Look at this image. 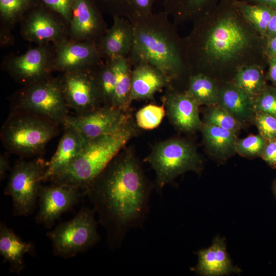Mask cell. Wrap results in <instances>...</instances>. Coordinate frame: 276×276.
Segmentation results:
<instances>
[{
	"mask_svg": "<svg viewBox=\"0 0 276 276\" xmlns=\"http://www.w3.org/2000/svg\"><path fill=\"white\" fill-rule=\"evenodd\" d=\"M183 41L191 75H206L220 85L232 82L244 66L268 65L266 38L245 18L236 0H221L193 22Z\"/></svg>",
	"mask_w": 276,
	"mask_h": 276,
	"instance_id": "6da1fadb",
	"label": "cell"
},
{
	"mask_svg": "<svg viewBox=\"0 0 276 276\" xmlns=\"http://www.w3.org/2000/svg\"><path fill=\"white\" fill-rule=\"evenodd\" d=\"M151 192L141 164L129 152H119L86 189L110 249L120 247L127 232L142 225Z\"/></svg>",
	"mask_w": 276,
	"mask_h": 276,
	"instance_id": "7a4b0ae2",
	"label": "cell"
},
{
	"mask_svg": "<svg viewBox=\"0 0 276 276\" xmlns=\"http://www.w3.org/2000/svg\"><path fill=\"white\" fill-rule=\"evenodd\" d=\"M165 11L128 18L133 30L132 45L127 57L133 66L146 63L158 69L173 88L177 81L188 82L191 75L183 38Z\"/></svg>",
	"mask_w": 276,
	"mask_h": 276,
	"instance_id": "3957f363",
	"label": "cell"
},
{
	"mask_svg": "<svg viewBox=\"0 0 276 276\" xmlns=\"http://www.w3.org/2000/svg\"><path fill=\"white\" fill-rule=\"evenodd\" d=\"M135 130L129 120L114 133L87 140L71 164L48 182L75 187L84 194L91 182L134 136Z\"/></svg>",
	"mask_w": 276,
	"mask_h": 276,
	"instance_id": "277c9868",
	"label": "cell"
},
{
	"mask_svg": "<svg viewBox=\"0 0 276 276\" xmlns=\"http://www.w3.org/2000/svg\"><path fill=\"white\" fill-rule=\"evenodd\" d=\"M60 126L30 113L10 110L1 130L7 152L20 158L38 156L59 133Z\"/></svg>",
	"mask_w": 276,
	"mask_h": 276,
	"instance_id": "5b68a950",
	"label": "cell"
},
{
	"mask_svg": "<svg viewBox=\"0 0 276 276\" xmlns=\"http://www.w3.org/2000/svg\"><path fill=\"white\" fill-rule=\"evenodd\" d=\"M10 105V110L33 114L60 126L69 115L60 78L50 77L24 86L12 97Z\"/></svg>",
	"mask_w": 276,
	"mask_h": 276,
	"instance_id": "8992f818",
	"label": "cell"
},
{
	"mask_svg": "<svg viewBox=\"0 0 276 276\" xmlns=\"http://www.w3.org/2000/svg\"><path fill=\"white\" fill-rule=\"evenodd\" d=\"M156 174L157 190L190 171L199 172L202 160L195 147L179 139H169L155 145L146 158Z\"/></svg>",
	"mask_w": 276,
	"mask_h": 276,
	"instance_id": "52a82bcc",
	"label": "cell"
},
{
	"mask_svg": "<svg viewBox=\"0 0 276 276\" xmlns=\"http://www.w3.org/2000/svg\"><path fill=\"white\" fill-rule=\"evenodd\" d=\"M94 209L82 208L71 220L58 224L47 235L54 256L69 259L84 252L99 240Z\"/></svg>",
	"mask_w": 276,
	"mask_h": 276,
	"instance_id": "ba28073f",
	"label": "cell"
},
{
	"mask_svg": "<svg viewBox=\"0 0 276 276\" xmlns=\"http://www.w3.org/2000/svg\"><path fill=\"white\" fill-rule=\"evenodd\" d=\"M48 162L39 156L27 161L17 160L10 170L4 193L11 197L13 215L27 216L35 208Z\"/></svg>",
	"mask_w": 276,
	"mask_h": 276,
	"instance_id": "9c48e42d",
	"label": "cell"
},
{
	"mask_svg": "<svg viewBox=\"0 0 276 276\" xmlns=\"http://www.w3.org/2000/svg\"><path fill=\"white\" fill-rule=\"evenodd\" d=\"M95 68L64 73L60 78L67 105L75 114L85 113L102 106Z\"/></svg>",
	"mask_w": 276,
	"mask_h": 276,
	"instance_id": "30bf717a",
	"label": "cell"
},
{
	"mask_svg": "<svg viewBox=\"0 0 276 276\" xmlns=\"http://www.w3.org/2000/svg\"><path fill=\"white\" fill-rule=\"evenodd\" d=\"M129 121L125 111L117 107L102 105L88 112L68 115L63 127L72 128L86 140L114 133Z\"/></svg>",
	"mask_w": 276,
	"mask_h": 276,
	"instance_id": "8fae6325",
	"label": "cell"
},
{
	"mask_svg": "<svg viewBox=\"0 0 276 276\" xmlns=\"http://www.w3.org/2000/svg\"><path fill=\"white\" fill-rule=\"evenodd\" d=\"M80 189L63 185L50 183L42 185L38 196L39 210L36 216V223L47 229L53 227L57 219L71 210L79 202L83 193Z\"/></svg>",
	"mask_w": 276,
	"mask_h": 276,
	"instance_id": "7c38bea8",
	"label": "cell"
},
{
	"mask_svg": "<svg viewBox=\"0 0 276 276\" xmlns=\"http://www.w3.org/2000/svg\"><path fill=\"white\" fill-rule=\"evenodd\" d=\"M55 44L53 57L54 71L64 73L93 69L102 62L103 57L95 42L63 39Z\"/></svg>",
	"mask_w": 276,
	"mask_h": 276,
	"instance_id": "4fadbf2b",
	"label": "cell"
},
{
	"mask_svg": "<svg viewBox=\"0 0 276 276\" xmlns=\"http://www.w3.org/2000/svg\"><path fill=\"white\" fill-rule=\"evenodd\" d=\"M53 57L44 45H39L10 59L6 68L15 81L26 86L51 77L54 71Z\"/></svg>",
	"mask_w": 276,
	"mask_h": 276,
	"instance_id": "5bb4252c",
	"label": "cell"
},
{
	"mask_svg": "<svg viewBox=\"0 0 276 276\" xmlns=\"http://www.w3.org/2000/svg\"><path fill=\"white\" fill-rule=\"evenodd\" d=\"M70 31L72 39L97 43L104 35L106 24L90 0H73Z\"/></svg>",
	"mask_w": 276,
	"mask_h": 276,
	"instance_id": "9a60e30c",
	"label": "cell"
},
{
	"mask_svg": "<svg viewBox=\"0 0 276 276\" xmlns=\"http://www.w3.org/2000/svg\"><path fill=\"white\" fill-rule=\"evenodd\" d=\"M164 101L171 122L178 129L192 132L201 129L197 103L185 91L181 92L171 87L166 88Z\"/></svg>",
	"mask_w": 276,
	"mask_h": 276,
	"instance_id": "2e32d148",
	"label": "cell"
},
{
	"mask_svg": "<svg viewBox=\"0 0 276 276\" xmlns=\"http://www.w3.org/2000/svg\"><path fill=\"white\" fill-rule=\"evenodd\" d=\"M113 24L97 43L103 57L106 60L117 57H127L133 41V30L129 19L113 16Z\"/></svg>",
	"mask_w": 276,
	"mask_h": 276,
	"instance_id": "e0dca14e",
	"label": "cell"
},
{
	"mask_svg": "<svg viewBox=\"0 0 276 276\" xmlns=\"http://www.w3.org/2000/svg\"><path fill=\"white\" fill-rule=\"evenodd\" d=\"M197 255L198 263L194 270L201 275H225L240 272L232 264L222 238L216 237L209 248L198 251Z\"/></svg>",
	"mask_w": 276,
	"mask_h": 276,
	"instance_id": "ac0fdd59",
	"label": "cell"
},
{
	"mask_svg": "<svg viewBox=\"0 0 276 276\" xmlns=\"http://www.w3.org/2000/svg\"><path fill=\"white\" fill-rule=\"evenodd\" d=\"M22 35L30 41L44 45L63 39L64 30L62 24L50 14L36 11L30 15L22 26Z\"/></svg>",
	"mask_w": 276,
	"mask_h": 276,
	"instance_id": "d6986e66",
	"label": "cell"
},
{
	"mask_svg": "<svg viewBox=\"0 0 276 276\" xmlns=\"http://www.w3.org/2000/svg\"><path fill=\"white\" fill-rule=\"evenodd\" d=\"M133 67L130 103L134 100L152 99L163 88L171 87L166 76L152 65L141 63Z\"/></svg>",
	"mask_w": 276,
	"mask_h": 276,
	"instance_id": "ffe728a7",
	"label": "cell"
},
{
	"mask_svg": "<svg viewBox=\"0 0 276 276\" xmlns=\"http://www.w3.org/2000/svg\"><path fill=\"white\" fill-rule=\"evenodd\" d=\"M63 130L57 149L48 162L43 182H48L52 177L66 168L78 155L87 141L72 128L63 127Z\"/></svg>",
	"mask_w": 276,
	"mask_h": 276,
	"instance_id": "44dd1931",
	"label": "cell"
},
{
	"mask_svg": "<svg viewBox=\"0 0 276 276\" xmlns=\"http://www.w3.org/2000/svg\"><path fill=\"white\" fill-rule=\"evenodd\" d=\"M217 106L227 111L241 124L254 121V100L232 82L220 85Z\"/></svg>",
	"mask_w": 276,
	"mask_h": 276,
	"instance_id": "7402d4cb",
	"label": "cell"
},
{
	"mask_svg": "<svg viewBox=\"0 0 276 276\" xmlns=\"http://www.w3.org/2000/svg\"><path fill=\"white\" fill-rule=\"evenodd\" d=\"M35 254V246L31 242L23 241L12 228L0 223V254L4 263H8L9 271L19 274L26 267L24 256Z\"/></svg>",
	"mask_w": 276,
	"mask_h": 276,
	"instance_id": "603a6c76",
	"label": "cell"
},
{
	"mask_svg": "<svg viewBox=\"0 0 276 276\" xmlns=\"http://www.w3.org/2000/svg\"><path fill=\"white\" fill-rule=\"evenodd\" d=\"M221 0H164V10L176 26L194 22L210 12Z\"/></svg>",
	"mask_w": 276,
	"mask_h": 276,
	"instance_id": "cb8c5ba5",
	"label": "cell"
},
{
	"mask_svg": "<svg viewBox=\"0 0 276 276\" xmlns=\"http://www.w3.org/2000/svg\"><path fill=\"white\" fill-rule=\"evenodd\" d=\"M203 141L209 152L216 157L225 159L236 152V133L220 127L203 123Z\"/></svg>",
	"mask_w": 276,
	"mask_h": 276,
	"instance_id": "d4e9b609",
	"label": "cell"
},
{
	"mask_svg": "<svg viewBox=\"0 0 276 276\" xmlns=\"http://www.w3.org/2000/svg\"><path fill=\"white\" fill-rule=\"evenodd\" d=\"M220 84L211 77L203 74L189 77L185 91L199 105H217Z\"/></svg>",
	"mask_w": 276,
	"mask_h": 276,
	"instance_id": "484cf974",
	"label": "cell"
},
{
	"mask_svg": "<svg viewBox=\"0 0 276 276\" xmlns=\"http://www.w3.org/2000/svg\"><path fill=\"white\" fill-rule=\"evenodd\" d=\"M108 60L111 61L117 77L113 106L125 111L130 104L132 65L127 57Z\"/></svg>",
	"mask_w": 276,
	"mask_h": 276,
	"instance_id": "4316f807",
	"label": "cell"
},
{
	"mask_svg": "<svg viewBox=\"0 0 276 276\" xmlns=\"http://www.w3.org/2000/svg\"><path fill=\"white\" fill-rule=\"evenodd\" d=\"M265 68L258 65L244 66L237 72L232 82L255 100L268 85Z\"/></svg>",
	"mask_w": 276,
	"mask_h": 276,
	"instance_id": "83f0119b",
	"label": "cell"
},
{
	"mask_svg": "<svg viewBox=\"0 0 276 276\" xmlns=\"http://www.w3.org/2000/svg\"><path fill=\"white\" fill-rule=\"evenodd\" d=\"M238 7L251 26L263 37L274 10L267 6L236 0Z\"/></svg>",
	"mask_w": 276,
	"mask_h": 276,
	"instance_id": "f1b7e54d",
	"label": "cell"
},
{
	"mask_svg": "<svg viewBox=\"0 0 276 276\" xmlns=\"http://www.w3.org/2000/svg\"><path fill=\"white\" fill-rule=\"evenodd\" d=\"M95 71L103 105L113 106L117 77L111 61L106 60Z\"/></svg>",
	"mask_w": 276,
	"mask_h": 276,
	"instance_id": "f546056e",
	"label": "cell"
},
{
	"mask_svg": "<svg viewBox=\"0 0 276 276\" xmlns=\"http://www.w3.org/2000/svg\"><path fill=\"white\" fill-rule=\"evenodd\" d=\"M204 123L227 129L236 134L242 125L227 111L217 105L209 106L204 114Z\"/></svg>",
	"mask_w": 276,
	"mask_h": 276,
	"instance_id": "4dcf8cb0",
	"label": "cell"
},
{
	"mask_svg": "<svg viewBox=\"0 0 276 276\" xmlns=\"http://www.w3.org/2000/svg\"><path fill=\"white\" fill-rule=\"evenodd\" d=\"M165 113L164 105H146L136 113L137 125L145 130L153 129L161 123Z\"/></svg>",
	"mask_w": 276,
	"mask_h": 276,
	"instance_id": "1f68e13d",
	"label": "cell"
},
{
	"mask_svg": "<svg viewBox=\"0 0 276 276\" xmlns=\"http://www.w3.org/2000/svg\"><path fill=\"white\" fill-rule=\"evenodd\" d=\"M267 140L261 134H251L236 142V152L246 157H255L261 155L267 144Z\"/></svg>",
	"mask_w": 276,
	"mask_h": 276,
	"instance_id": "d6a6232c",
	"label": "cell"
},
{
	"mask_svg": "<svg viewBox=\"0 0 276 276\" xmlns=\"http://www.w3.org/2000/svg\"><path fill=\"white\" fill-rule=\"evenodd\" d=\"M256 111H261L276 118V86L267 85L254 100Z\"/></svg>",
	"mask_w": 276,
	"mask_h": 276,
	"instance_id": "836d02e7",
	"label": "cell"
},
{
	"mask_svg": "<svg viewBox=\"0 0 276 276\" xmlns=\"http://www.w3.org/2000/svg\"><path fill=\"white\" fill-rule=\"evenodd\" d=\"M254 122L259 134L267 140H276V118L267 113L256 111Z\"/></svg>",
	"mask_w": 276,
	"mask_h": 276,
	"instance_id": "e575fe53",
	"label": "cell"
},
{
	"mask_svg": "<svg viewBox=\"0 0 276 276\" xmlns=\"http://www.w3.org/2000/svg\"><path fill=\"white\" fill-rule=\"evenodd\" d=\"M30 0H0L2 17L9 22H13L27 8Z\"/></svg>",
	"mask_w": 276,
	"mask_h": 276,
	"instance_id": "d590c367",
	"label": "cell"
},
{
	"mask_svg": "<svg viewBox=\"0 0 276 276\" xmlns=\"http://www.w3.org/2000/svg\"><path fill=\"white\" fill-rule=\"evenodd\" d=\"M42 1L70 24L72 17L73 0H42Z\"/></svg>",
	"mask_w": 276,
	"mask_h": 276,
	"instance_id": "8d00e7d4",
	"label": "cell"
},
{
	"mask_svg": "<svg viewBox=\"0 0 276 276\" xmlns=\"http://www.w3.org/2000/svg\"><path fill=\"white\" fill-rule=\"evenodd\" d=\"M132 15L144 16L152 12L154 3L158 0H128Z\"/></svg>",
	"mask_w": 276,
	"mask_h": 276,
	"instance_id": "74e56055",
	"label": "cell"
},
{
	"mask_svg": "<svg viewBox=\"0 0 276 276\" xmlns=\"http://www.w3.org/2000/svg\"><path fill=\"white\" fill-rule=\"evenodd\" d=\"M108 4L113 16L118 15L128 18L132 15V12L128 0H103Z\"/></svg>",
	"mask_w": 276,
	"mask_h": 276,
	"instance_id": "f35d334b",
	"label": "cell"
},
{
	"mask_svg": "<svg viewBox=\"0 0 276 276\" xmlns=\"http://www.w3.org/2000/svg\"><path fill=\"white\" fill-rule=\"evenodd\" d=\"M272 169H276V140H267L260 156Z\"/></svg>",
	"mask_w": 276,
	"mask_h": 276,
	"instance_id": "ab89813d",
	"label": "cell"
},
{
	"mask_svg": "<svg viewBox=\"0 0 276 276\" xmlns=\"http://www.w3.org/2000/svg\"><path fill=\"white\" fill-rule=\"evenodd\" d=\"M268 70L266 77L269 80L272 85L276 86V58L268 59Z\"/></svg>",
	"mask_w": 276,
	"mask_h": 276,
	"instance_id": "60d3db41",
	"label": "cell"
},
{
	"mask_svg": "<svg viewBox=\"0 0 276 276\" xmlns=\"http://www.w3.org/2000/svg\"><path fill=\"white\" fill-rule=\"evenodd\" d=\"M9 156L6 153L0 155V179L3 180L7 176V172L10 170Z\"/></svg>",
	"mask_w": 276,
	"mask_h": 276,
	"instance_id": "b9f144b4",
	"label": "cell"
},
{
	"mask_svg": "<svg viewBox=\"0 0 276 276\" xmlns=\"http://www.w3.org/2000/svg\"><path fill=\"white\" fill-rule=\"evenodd\" d=\"M265 54L268 59L276 58V35L266 38Z\"/></svg>",
	"mask_w": 276,
	"mask_h": 276,
	"instance_id": "7bdbcfd3",
	"label": "cell"
},
{
	"mask_svg": "<svg viewBox=\"0 0 276 276\" xmlns=\"http://www.w3.org/2000/svg\"><path fill=\"white\" fill-rule=\"evenodd\" d=\"M276 35V10L271 18L268 25L265 38H268Z\"/></svg>",
	"mask_w": 276,
	"mask_h": 276,
	"instance_id": "ee69618b",
	"label": "cell"
},
{
	"mask_svg": "<svg viewBox=\"0 0 276 276\" xmlns=\"http://www.w3.org/2000/svg\"><path fill=\"white\" fill-rule=\"evenodd\" d=\"M251 4H261L276 10V0H242Z\"/></svg>",
	"mask_w": 276,
	"mask_h": 276,
	"instance_id": "f6af8a7d",
	"label": "cell"
},
{
	"mask_svg": "<svg viewBox=\"0 0 276 276\" xmlns=\"http://www.w3.org/2000/svg\"><path fill=\"white\" fill-rule=\"evenodd\" d=\"M272 191L276 200V179H274L271 186Z\"/></svg>",
	"mask_w": 276,
	"mask_h": 276,
	"instance_id": "bcb514c9",
	"label": "cell"
}]
</instances>
